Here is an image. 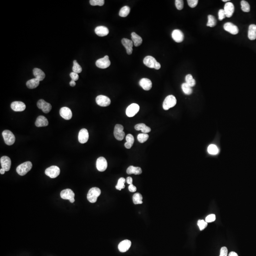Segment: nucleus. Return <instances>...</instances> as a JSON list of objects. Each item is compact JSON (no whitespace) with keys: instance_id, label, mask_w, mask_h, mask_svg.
I'll return each instance as SVG.
<instances>
[{"instance_id":"nucleus-1","label":"nucleus","mask_w":256,"mask_h":256,"mask_svg":"<svg viewBox=\"0 0 256 256\" xmlns=\"http://www.w3.org/2000/svg\"><path fill=\"white\" fill-rule=\"evenodd\" d=\"M143 63L146 66L151 68H155V70H160L161 67L160 64L153 57L151 56L146 57L143 60Z\"/></svg>"},{"instance_id":"nucleus-2","label":"nucleus","mask_w":256,"mask_h":256,"mask_svg":"<svg viewBox=\"0 0 256 256\" xmlns=\"http://www.w3.org/2000/svg\"><path fill=\"white\" fill-rule=\"evenodd\" d=\"M101 193V191L98 187H92L91 188L87 193V198L90 202L95 203L96 202L97 198Z\"/></svg>"},{"instance_id":"nucleus-3","label":"nucleus","mask_w":256,"mask_h":256,"mask_svg":"<svg viewBox=\"0 0 256 256\" xmlns=\"http://www.w3.org/2000/svg\"><path fill=\"white\" fill-rule=\"evenodd\" d=\"M32 167V164L30 161H27L22 163L17 167L16 171L20 176L25 175L31 170Z\"/></svg>"},{"instance_id":"nucleus-4","label":"nucleus","mask_w":256,"mask_h":256,"mask_svg":"<svg viewBox=\"0 0 256 256\" xmlns=\"http://www.w3.org/2000/svg\"><path fill=\"white\" fill-rule=\"evenodd\" d=\"M177 103V99L174 96L170 95L167 96L163 103V108L165 110H169L170 108H172L176 105Z\"/></svg>"},{"instance_id":"nucleus-5","label":"nucleus","mask_w":256,"mask_h":256,"mask_svg":"<svg viewBox=\"0 0 256 256\" xmlns=\"http://www.w3.org/2000/svg\"><path fill=\"white\" fill-rule=\"evenodd\" d=\"M2 135L5 143L7 145L11 146L15 143V137L11 131L5 130L2 132Z\"/></svg>"},{"instance_id":"nucleus-6","label":"nucleus","mask_w":256,"mask_h":256,"mask_svg":"<svg viewBox=\"0 0 256 256\" xmlns=\"http://www.w3.org/2000/svg\"><path fill=\"white\" fill-rule=\"evenodd\" d=\"M75 196L74 192L70 189H64L60 193L61 198L65 200H68L71 203L75 202Z\"/></svg>"},{"instance_id":"nucleus-7","label":"nucleus","mask_w":256,"mask_h":256,"mask_svg":"<svg viewBox=\"0 0 256 256\" xmlns=\"http://www.w3.org/2000/svg\"><path fill=\"white\" fill-rule=\"evenodd\" d=\"M60 168L56 166H51L46 169V175L51 178H56L60 174Z\"/></svg>"},{"instance_id":"nucleus-8","label":"nucleus","mask_w":256,"mask_h":256,"mask_svg":"<svg viewBox=\"0 0 256 256\" xmlns=\"http://www.w3.org/2000/svg\"><path fill=\"white\" fill-rule=\"evenodd\" d=\"M124 127L121 124H116L114 129V136L118 141L123 140L125 136V133L123 131Z\"/></svg>"},{"instance_id":"nucleus-9","label":"nucleus","mask_w":256,"mask_h":256,"mask_svg":"<svg viewBox=\"0 0 256 256\" xmlns=\"http://www.w3.org/2000/svg\"><path fill=\"white\" fill-rule=\"evenodd\" d=\"M140 110V106L137 103H132L128 107L126 114L129 117H132L136 115Z\"/></svg>"},{"instance_id":"nucleus-10","label":"nucleus","mask_w":256,"mask_h":256,"mask_svg":"<svg viewBox=\"0 0 256 256\" xmlns=\"http://www.w3.org/2000/svg\"><path fill=\"white\" fill-rule=\"evenodd\" d=\"M111 65V62L109 60V57L105 56L103 58H100L96 62V66L98 68L105 69L109 67Z\"/></svg>"},{"instance_id":"nucleus-11","label":"nucleus","mask_w":256,"mask_h":256,"mask_svg":"<svg viewBox=\"0 0 256 256\" xmlns=\"http://www.w3.org/2000/svg\"><path fill=\"white\" fill-rule=\"evenodd\" d=\"M96 102L98 105L102 107H106L111 104V100L108 97L100 95L96 97Z\"/></svg>"},{"instance_id":"nucleus-12","label":"nucleus","mask_w":256,"mask_h":256,"mask_svg":"<svg viewBox=\"0 0 256 256\" xmlns=\"http://www.w3.org/2000/svg\"><path fill=\"white\" fill-rule=\"evenodd\" d=\"M37 106L39 109L42 110L43 112L45 113L50 112L52 109L51 105L50 103L46 102L43 99H41L37 102Z\"/></svg>"},{"instance_id":"nucleus-13","label":"nucleus","mask_w":256,"mask_h":256,"mask_svg":"<svg viewBox=\"0 0 256 256\" xmlns=\"http://www.w3.org/2000/svg\"><path fill=\"white\" fill-rule=\"evenodd\" d=\"M96 168L99 171L103 172L107 168L108 164L106 160L104 157H101L97 160Z\"/></svg>"},{"instance_id":"nucleus-14","label":"nucleus","mask_w":256,"mask_h":256,"mask_svg":"<svg viewBox=\"0 0 256 256\" xmlns=\"http://www.w3.org/2000/svg\"><path fill=\"white\" fill-rule=\"evenodd\" d=\"M89 139V133L87 129H82L79 131L78 134V141L81 144L87 142Z\"/></svg>"},{"instance_id":"nucleus-15","label":"nucleus","mask_w":256,"mask_h":256,"mask_svg":"<svg viewBox=\"0 0 256 256\" xmlns=\"http://www.w3.org/2000/svg\"><path fill=\"white\" fill-rule=\"evenodd\" d=\"M224 30L227 31V32H229L231 34H233V35H236L238 33V28L237 26L235 25L234 24H232L231 22H227L225 24H224Z\"/></svg>"},{"instance_id":"nucleus-16","label":"nucleus","mask_w":256,"mask_h":256,"mask_svg":"<svg viewBox=\"0 0 256 256\" xmlns=\"http://www.w3.org/2000/svg\"><path fill=\"white\" fill-rule=\"evenodd\" d=\"M60 114L63 119L66 120H70L72 117V112L71 110L66 107H64L60 110Z\"/></svg>"},{"instance_id":"nucleus-17","label":"nucleus","mask_w":256,"mask_h":256,"mask_svg":"<svg viewBox=\"0 0 256 256\" xmlns=\"http://www.w3.org/2000/svg\"><path fill=\"white\" fill-rule=\"evenodd\" d=\"M122 43L123 46L125 47L127 53L128 55H131L132 54V51H133L132 47H133V45H134L132 41L129 40V39L124 38L122 40Z\"/></svg>"},{"instance_id":"nucleus-18","label":"nucleus","mask_w":256,"mask_h":256,"mask_svg":"<svg viewBox=\"0 0 256 256\" xmlns=\"http://www.w3.org/2000/svg\"><path fill=\"white\" fill-rule=\"evenodd\" d=\"M0 162L2 168L5 169V171L10 170L11 166V160L10 157L7 156L2 157L1 158Z\"/></svg>"},{"instance_id":"nucleus-19","label":"nucleus","mask_w":256,"mask_h":256,"mask_svg":"<svg viewBox=\"0 0 256 256\" xmlns=\"http://www.w3.org/2000/svg\"><path fill=\"white\" fill-rule=\"evenodd\" d=\"M12 110L15 112H22L26 109V105L22 102L15 101L11 105Z\"/></svg>"},{"instance_id":"nucleus-20","label":"nucleus","mask_w":256,"mask_h":256,"mask_svg":"<svg viewBox=\"0 0 256 256\" xmlns=\"http://www.w3.org/2000/svg\"><path fill=\"white\" fill-rule=\"evenodd\" d=\"M172 37L176 42L180 43L184 40V34L180 30H175L172 33Z\"/></svg>"},{"instance_id":"nucleus-21","label":"nucleus","mask_w":256,"mask_h":256,"mask_svg":"<svg viewBox=\"0 0 256 256\" xmlns=\"http://www.w3.org/2000/svg\"><path fill=\"white\" fill-rule=\"evenodd\" d=\"M139 84L145 91L150 90L152 86V83L151 80L147 78H142L140 81Z\"/></svg>"},{"instance_id":"nucleus-22","label":"nucleus","mask_w":256,"mask_h":256,"mask_svg":"<svg viewBox=\"0 0 256 256\" xmlns=\"http://www.w3.org/2000/svg\"><path fill=\"white\" fill-rule=\"evenodd\" d=\"M224 11L227 17L230 18L232 16L234 11V6L233 3L231 2H227L224 5Z\"/></svg>"},{"instance_id":"nucleus-23","label":"nucleus","mask_w":256,"mask_h":256,"mask_svg":"<svg viewBox=\"0 0 256 256\" xmlns=\"http://www.w3.org/2000/svg\"><path fill=\"white\" fill-rule=\"evenodd\" d=\"M131 245V242L129 240H125L122 241L118 245V249L121 252H125L129 250Z\"/></svg>"},{"instance_id":"nucleus-24","label":"nucleus","mask_w":256,"mask_h":256,"mask_svg":"<svg viewBox=\"0 0 256 256\" xmlns=\"http://www.w3.org/2000/svg\"><path fill=\"white\" fill-rule=\"evenodd\" d=\"M96 34L99 37H104L107 35L109 33V31L107 28L103 26L97 27L95 29Z\"/></svg>"},{"instance_id":"nucleus-25","label":"nucleus","mask_w":256,"mask_h":256,"mask_svg":"<svg viewBox=\"0 0 256 256\" xmlns=\"http://www.w3.org/2000/svg\"><path fill=\"white\" fill-rule=\"evenodd\" d=\"M48 125V120L43 116H39L35 122V125L37 127L47 126Z\"/></svg>"},{"instance_id":"nucleus-26","label":"nucleus","mask_w":256,"mask_h":256,"mask_svg":"<svg viewBox=\"0 0 256 256\" xmlns=\"http://www.w3.org/2000/svg\"><path fill=\"white\" fill-rule=\"evenodd\" d=\"M248 37L251 41L256 40V25L255 24H251L248 27Z\"/></svg>"},{"instance_id":"nucleus-27","label":"nucleus","mask_w":256,"mask_h":256,"mask_svg":"<svg viewBox=\"0 0 256 256\" xmlns=\"http://www.w3.org/2000/svg\"><path fill=\"white\" fill-rule=\"evenodd\" d=\"M33 73L35 78L39 80L40 81L43 80L45 77V74L44 72L39 68H34V70H33Z\"/></svg>"},{"instance_id":"nucleus-28","label":"nucleus","mask_w":256,"mask_h":256,"mask_svg":"<svg viewBox=\"0 0 256 256\" xmlns=\"http://www.w3.org/2000/svg\"><path fill=\"white\" fill-rule=\"evenodd\" d=\"M131 39L133 42L134 45L135 47H138L141 45L142 42V39L141 37L138 35L135 32H132L131 34Z\"/></svg>"},{"instance_id":"nucleus-29","label":"nucleus","mask_w":256,"mask_h":256,"mask_svg":"<svg viewBox=\"0 0 256 256\" xmlns=\"http://www.w3.org/2000/svg\"><path fill=\"white\" fill-rule=\"evenodd\" d=\"M142 172L141 168L140 167H135L133 166H131L127 169V173L129 175L135 174L140 175Z\"/></svg>"},{"instance_id":"nucleus-30","label":"nucleus","mask_w":256,"mask_h":256,"mask_svg":"<svg viewBox=\"0 0 256 256\" xmlns=\"http://www.w3.org/2000/svg\"><path fill=\"white\" fill-rule=\"evenodd\" d=\"M135 129L137 131H141L143 133H147L151 131V128L146 125L144 123H139L135 126Z\"/></svg>"},{"instance_id":"nucleus-31","label":"nucleus","mask_w":256,"mask_h":256,"mask_svg":"<svg viewBox=\"0 0 256 256\" xmlns=\"http://www.w3.org/2000/svg\"><path fill=\"white\" fill-rule=\"evenodd\" d=\"M40 82V81L36 78H33L27 82L26 86L29 89H34L39 86Z\"/></svg>"},{"instance_id":"nucleus-32","label":"nucleus","mask_w":256,"mask_h":256,"mask_svg":"<svg viewBox=\"0 0 256 256\" xmlns=\"http://www.w3.org/2000/svg\"><path fill=\"white\" fill-rule=\"evenodd\" d=\"M126 142L124 144L126 148L130 149L133 146L134 142V137L131 134H128L126 137Z\"/></svg>"},{"instance_id":"nucleus-33","label":"nucleus","mask_w":256,"mask_h":256,"mask_svg":"<svg viewBox=\"0 0 256 256\" xmlns=\"http://www.w3.org/2000/svg\"><path fill=\"white\" fill-rule=\"evenodd\" d=\"M142 199H143V197L141 193H135L132 197L133 203L135 205H139V204H142L143 203Z\"/></svg>"},{"instance_id":"nucleus-34","label":"nucleus","mask_w":256,"mask_h":256,"mask_svg":"<svg viewBox=\"0 0 256 256\" xmlns=\"http://www.w3.org/2000/svg\"><path fill=\"white\" fill-rule=\"evenodd\" d=\"M185 80H186V83L189 85L190 87H193L196 85V81L193 79V76L191 74H188L186 75Z\"/></svg>"},{"instance_id":"nucleus-35","label":"nucleus","mask_w":256,"mask_h":256,"mask_svg":"<svg viewBox=\"0 0 256 256\" xmlns=\"http://www.w3.org/2000/svg\"><path fill=\"white\" fill-rule=\"evenodd\" d=\"M130 10H131V9H130L129 6H125L120 10V12H119V15L122 17H126L129 15Z\"/></svg>"},{"instance_id":"nucleus-36","label":"nucleus","mask_w":256,"mask_h":256,"mask_svg":"<svg viewBox=\"0 0 256 256\" xmlns=\"http://www.w3.org/2000/svg\"><path fill=\"white\" fill-rule=\"evenodd\" d=\"M208 152L211 155H217L219 153V149L215 145L211 144L208 147Z\"/></svg>"},{"instance_id":"nucleus-37","label":"nucleus","mask_w":256,"mask_h":256,"mask_svg":"<svg viewBox=\"0 0 256 256\" xmlns=\"http://www.w3.org/2000/svg\"><path fill=\"white\" fill-rule=\"evenodd\" d=\"M181 87L183 91L186 95H190L192 93L193 90L191 87H190V86L187 85L186 83H183Z\"/></svg>"},{"instance_id":"nucleus-38","label":"nucleus","mask_w":256,"mask_h":256,"mask_svg":"<svg viewBox=\"0 0 256 256\" xmlns=\"http://www.w3.org/2000/svg\"><path fill=\"white\" fill-rule=\"evenodd\" d=\"M208 22L207 23V26L210 27H213L216 25L217 21L215 18L212 15H209L208 16Z\"/></svg>"},{"instance_id":"nucleus-39","label":"nucleus","mask_w":256,"mask_h":256,"mask_svg":"<svg viewBox=\"0 0 256 256\" xmlns=\"http://www.w3.org/2000/svg\"><path fill=\"white\" fill-rule=\"evenodd\" d=\"M125 179L123 177H121L119 178L117 184L116 186L115 187L116 189L118 190H121L122 189L125 188V183L126 182Z\"/></svg>"},{"instance_id":"nucleus-40","label":"nucleus","mask_w":256,"mask_h":256,"mask_svg":"<svg viewBox=\"0 0 256 256\" xmlns=\"http://www.w3.org/2000/svg\"><path fill=\"white\" fill-rule=\"evenodd\" d=\"M149 136L147 133H140L138 135L137 139L140 143H144L148 140Z\"/></svg>"},{"instance_id":"nucleus-41","label":"nucleus","mask_w":256,"mask_h":256,"mask_svg":"<svg viewBox=\"0 0 256 256\" xmlns=\"http://www.w3.org/2000/svg\"><path fill=\"white\" fill-rule=\"evenodd\" d=\"M72 70L73 71L76 73H77V74L80 73L82 71V68L77 63V61L76 60L73 61V66Z\"/></svg>"},{"instance_id":"nucleus-42","label":"nucleus","mask_w":256,"mask_h":256,"mask_svg":"<svg viewBox=\"0 0 256 256\" xmlns=\"http://www.w3.org/2000/svg\"><path fill=\"white\" fill-rule=\"evenodd\" d=\"M241 10L242 11L245 12H248L250 11L251 7L250 5L247 2L245 1H241Z\"/></svg>"},{"instance_id":"nucleus-43","label":"nucleus","mask_w":256,"mask_h":256,"mask_svg":"<svg viewBox=\"0 0 256 256\" xmlns=\"http://www.w3.org/2000/svg\"><path fill=\"white\" fill-rule=\"evenodd\" d=\"M90 3L92 6H102L103 5L105 4V1L104 0H90Z\"/></svg>"},{"instance_id":"nucleus-44","label":"nucleus","mask_w":256,"mask_h":256,"mask_svg":"<svg viewBox=\"0 0 256 256\" xmlns=\"http://www.w3.org/2000/svg\"><path fill=\"white\" fill-rule=\"evenodd\" d=\"M207 224H208L207 222L203 220H198V222H197V225L199 226L200 231H203V230H204L206 227Z\"/></svg>"},{"instance_id":"nucleus-45","label":"nucleus","mask_w":256,"mask_h":256,"mask_svg":"<svg viewBox=\"0 0 256 256\" xmlns=\"http://www.w3.org/2000/svg\"><path fill=\"white\" fill-rule=\"evenodd\" d=\"M175 5L177 10H181L184 8V1L183 0H176Z\"/></svg>"},{"instance_id":"nucleus-46","label":"nucleus","mask_w":256,"mask_h":256,"mask_svg":"<svg viewBox=\"0 0 256 256\" xmlns=\"http://www.w3.org/2000/svg\"><path fill=\"white\" fill-rule=\"evenodd\" d=\"M216 220V216L215 214H210L206 217V221L207 223L213 222Z\"/></svg>"},{"instance_id":"nucleus-47","label":"nucleus","mask_w":256,"mask_h":256,"mask_svg":"<svg viewBox=\"0 0 256 256\" xmlns=\"http://www.w3.org/2000/svg\"><path fill=\"white\" fill-rule=\"evenodd\" d=\"M187 2H188V5L191 8H195L198 4V0H188Z\"/></svg>"},{"instance_id":"nucleus-48","label":"nucleus","mask_w":256,"mask_h":256,"mask_svg":"<svg viewBox=\"0 0 256 256\" xmlns=\"http://www.w3.org/2000/svg\"><path fill=\"white\" fill-rule=\"evenodd\" d=\"M218 16H219V20L220 21H222V20L225 18V12L223 9H220L218 12Z\"/></svg>"},{"instance_id":"nucleus-49","label":"nucleus","mask_w":256,"mask_h":256,"mask_svg":"<svg viewBox=\"0 0 256 256\" xmlns=\"http://www.w3.org/2000/svg\"><path fill=\"white\" fill-rule=\"evenodd\" d=\"M228 249L225 247L222 248L220 251V256H227Z\"/></svg>"},{"instance_id":"nucleus-50","label":"nucleus","mask_w":256,"mask_h":256,"mask_svg":"<svg viewBox=\"0 0 256 256\" xmlns=\"http://www.w3.org/2000/svg\"><path fill=\"white\" fill-rule=\"evenodd\" d=\"M70 76L72 80L74 81L78 80V79H79V76H78V74L74 72L71 73L70 74Z\"/></svg>"},{"instance_id":"nucleus-51","label":"nucleus","mask_w":256,"mask_h":256,"mask_svg":"<svg viewBox=\"0 0 256 256\" xmlns=\"http://www.w3.org/2000/svg\"><path fill=\"white\" fill-rule=\"evenodd\" d=\"M129 190L131 192H135L137 190L136 187L134 186L133 184L130 185L129 186Z\"/></svg>"},{"instance_id":"nucleus-52","label":"nucleus","mask_w":256,"mask_h":256,"mask_svg":"<svg viewBox=\"0 0 256 256\" xmlns=\"http://www.w3.org/2000/svg\"><path fill=\"white\" fill-rule=\"evenodd\" d=\"M126 182L127 183V184H129V185H131L132 184V181H133V180H132V178L131 177H128L126 179Z\"/></svg>"},{"instance_id":"nucleus-53","label":"nucleus","mask_w":256,"mask_h":256,"mask_svg":"<svg viewBox=\"0 0 256 256\" xmlns=\"http://www.w3.org/2000/svg\"><path fill=\"white\" fill-rule=\"evenodd\" d=\"M228 256H238L236 252L234 251H232L229 253Z\"/></svg>"},{"instance_id":"nucleus-54","label":"nucleus","mask_w":256,"mask_h":256,"mask_svg":"<svg viewBox=\"0 0 256 256\" xmlns=\"http://www.w3.org/2000/svg\"><path fill=\"white\" fill-rule=\"evenodd\" d=\"M70 85L71 86H72V87H74V86H76V83L74 81L71 80V81L70 82Z\"/></svg>"},{"instance_id":"nucleus-55","label":"nucleus","mask_w":256,"mask_h":256,"mask_svg":"<svg viewBox=\"0 0 256 256\" xmlns=\"http://www.w3.org/2000/svg\"><path fill=\"white\" fill-rule=\"evenodd\" d=\"M5 169H3V168H1V169H0V173H1V174L2 175L5 174Z\"/></svg>"},{"instance_id":"nucleus-56","label":"nucleus","mask_w":256,"mask_h":256,"mask_svg":"<svg viewBox=\"0 0 256 256\" xmlns=\"http://www.w3.org/2000/svg\"><path fill=\"white\" fill-rule=\"evenodd\" d=\"M229 1V0H222V2H226Z\"/></svg>"}]
</instances>
